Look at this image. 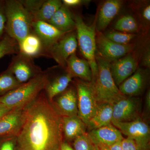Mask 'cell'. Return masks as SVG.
Masks as SVG:
<instances>
[{"mask_svg":"<svg viewBox=\"0 0 150 150\" xmlns=\"http://www.w3.org/2000/svg\"><path fill=\"white\" fill-rule=\"evenodd\" d=\"M62 117L41 92L25 106L24 121L16 136L18 150H60Z\"/></svg>","mask_w":150,"mask_h":150,"instance_id":"cell-1","label":"cell"},{"mask_svg":"<svg viewBox=\"0 0 150 150\" xmlns=\"http://www.w3.org/2000/svg\"><path fill=\"white\" fill-rule=\"evenodd\" d=\"M5 33L19 44L32 31L33 17L21 0H5Z\"/></svg>","mask_w":150,"mask_h":150,"instance_id":"cell-2","label":"cell"},{"mask_svg":"<svg viewBox=\"0 0 150 150\" xmlns=\"http://www.w3.org/2000/svg\"><path fill=\"white\" fill-rule=\"evenodd\" d=\"M47 81L46 71H43L27 82L0 96V103L11 109L25 107L44 90Z\"/></svg>","mask_w":150,"mask_h":150,"instance_id":"cell-3","label":"cell"},{"mask_svg":"<svg viewBox=\"0 0 150 150\" xmlns=\"http://www.w3.org/2000/svg\"><path fill=\"white\" fill-rule=\"evenodd\" d=\"M98 68L97 76L92 83L98 105L109 103L113 105L126 97L115 84L110 69V62L100 56H96Z\"/></svg>","mask_w":150,"mask_h":150,"instance_id":"cell-4","label":"cell"},{"mask_svg":"<svg viewBox=\"0 0 150 150\" xmlns=\"http://www.w3.org/2000/svg\"><path fill=\"white\" fill-rule=\"evenodd\" d=\"M78 45L91 69L93 83L96 80L98 68L96 59V50L95 25H88L79 15L74 16Z\"/></svg>","mask_w":150,"mask_h":150,"instance_id":"cell-5","label":"cell"},{"mask_svg":"<svg viewBox=\"0 0 150 150\" xmlns=\"http://www.w3.org/2000/svg\"><path fill=\"white\" fill-rule=\"evenodd\" d=\"M78 116L86 125L94 115L98 104L91 82L77 81Z\"/></svg>","mask_w":150,"mask_h":150,"instance_id":"cell-6","label":"cell"},{"mask_svg":"<svg viewBox=\"0 0 150 150\" xmlns=\"http://www.w3.org/2000/svg\"><path fill=\"white\" fill-rule=\"evenodd\" d=\"M112 124L121 134L135 141L137 150L149 149L150 138L149 126L146 122L140 118L134 121Z\"/></svg>","mask_w":150,"mask_h":150,"instance_id":"cell-7","label":"cell"},{"mask_svg":"<svg viewBox=\"0 0 150 150\" xmlns=\"http://www.w3.org/2000/svg\"><path fill=\"white\" fill-rule=\"evenodd\" d=\"M7 69L21 84L27 82L43 72L33 58L20 52L13 57Z\"/></svg>","mask_w":150,"mask_h":150,"instance_id":"cell-8","label":"cell"},{"mask_svg":"<svg viewBox=\"0 0 150 150\" xmlns=\"http://www.w3.org/2000/svg\"><path fill=\"white\" fill-rule=\"evenodd\" d=\"M78 46L76 31L67 33L50 48L48 58L54 59L59 66L66 69L67 60L76 53Z\"/></svg>","mask_w":150,"mask_h":150,"instance_id":"cell-9","label":"cell"},{"mask_svg":"<svg viewBox=\"0 0 150 150\" xmlns=\"http://www.w3.org/2000/svg\"><path fill=\"white\" fill-rule=\"evenodd\" d=\"M141 110L139 98L126 97L113 105L112 123L130 122L141 118Z\"/></svg>","mask_w":150,"mask_h":150,"instance_id":"cell-10","label":"cell"},{"mask_svg":"<svg viewBox=\"0 0 150 150\" xmlns=\"http://www.w3.org/2000/svg\"><path fill=\"white\" fill-rule=\"evenodd\" d=\"M96 39L98 56L110 62L124 57L133 48L129 44L121 45L114 43L100 32L97 34Z\"/></svg>","mask_w":150,"mask_h":150,"instance_id":"cell-11","label":"cell"},{"mask_svg":"<svg viewBox=\"0 0 150 150\" xmlns=\"http://www.w3.org/2000/svg\"><path fill=\"white\" fill-rule=\"evenodd\" d=\"M25 107L13 109L0 119V137H16L24 121Z\"/></svg>","mask_w":150,"mask_h":150,"instance_id":"cell-12","label":"cell"},{"mask_svg":"<svg viewBox=\"0 0 150 150\" xmlns=\"http://www.w3.org/2000/svg\"><path fill=\"white\" fill-rule=\"evenodd\" d=\"M32 31L40 38L48 58V51L52 46L67 33L63 32L46 22L34 21Z\"/></svg>","mask_w":150,"mask_h":150,"instance_id":"cell-13","label":"cell"},{"mask_svg":"<svg viewBox=\"0 0 150 150\" xmlns=\"http://www.w3.org/2000/svg\"><path fill=\"white\" fill-rule=\"evenodd\" d=\"M53 106L62 117L77 116L78 115V98L76 90L72 87L67 88L60 94Z\"/></svg>","mask_w":150,"mask_h":150,"instance_id":"cell-14","label":"cell"},{"mask_svg":"<svg viewBox=\"0 0 150 150\" xmlns=\"http://www.w3.org/2000/svg\"><path fill=\"white\" fill-rule=\"evenodd\" d=\"M137 63L132 56L122 57L110 66L111 74L115 84L119 86L136 71Z\"/></svg>","mask_w":150,"mask_h":150,"instance_id":"cell-15","label":"cell"},{"mask_svg":"<svg viewBox=\"0 0 150 150\" xmlns=\"http://www.w3.org/2000/svg\"><path fill=\"white\" fill-rule=\"evenodd\" d=\"M88 134L94 144H102L108 146L124 139L120 131L112 124L91 130Z\"/></svg>","mask_w":150,"mask_h":150,"instance_id":"cell-16","label":"cell"},{"mask_svg":"<svg viewBox=\"0 0 150 150\" xmlns=\"http://www.w3.org/2000/svg\"><path fill=\"white\" fill-rule=\"evenodd\" d=\"M66 70L73 78H79L84 81L91 82L92 75L90 67L86 60L73 54L67 60Z\"/></svg>","mask_w":150,"mask_h":150,"instance_id":"cell-17","label":"cell"},{"mask_svg":"<svg viewBox=\"0 0 150 150\" xmlns=\"http://www.w3.org/2000/svg\"><path fill=\"white\" fill-rule=\"evenodd\" d=\"M122 6V2L118 0H109L103 3L100 9L96 22L98 32L105 29L118 14Z\"/></svg>","mask_w":150,"mask_h":150,"instance_id":"cell-18","label":"cell"},{"mask_svg":"<svg viewBox=\"0 0 150 150\" xmlns=\"http://www.w3.org/2000/svg\"><path fill=\"white\" fill-rule=\"evenodd\" d=\"M19 52L33 59L44 56L46 57V51L39 37L31 31L18 44Z\"/></svg>","mask_w":150,"mask_h":150,"instance_id":"cell-19","label":"cell"},{"mask_svg":"<svg viewBox=\"0 0 150 150\" xmlns=\"http://www.w3.org/2000/svg\"><path fill=\"white\" fill-rule=\"evenodd\" d=\"M47 23L63 32L69 33L76 30L74 16L69 8L63 4Z\"/></svg>","mask_w":150,"mask_h":150,"instance_id":"cell-20","label":"cell"},{"mask_svg":"<svg viewBox=\"0 0 150 150\" xmlns=\"http://www.w3.org/2000/svg\"><path fill=\"white\" fill-rule=\"evenodd\" d=\"M146 81V76L138 70L119 86L120 92L125 96H136L142 93Z\"/></svg>","mask_w":150,"mask_h":150,"instance_id":"cell-21","label":"cell"},{"mask_svg":"<svg viewBox=\"0 0 150 150\" xmlns=\"http://www.w3.org/2000/svg\"><path fill=\"white\" fill-rule=\"evenodd\" d=\"M62 124L63 134L69 141L74 140L86 133V126L78 115L62 117Z\"/></svg>","mask_w":150,"mask_h":150,"instance_id":"cell-22","label":"cell"},{"mask_svg":"<svg viewBox=\"0 0 150 150\" xmlns=\"http://www.w3.org/2000/svg\"><path fill=\"white\" fill-rule=\"evenodd\" d=\"M112 110L113 105H98L96 112L86 125L87 128L91 131L112 124Z\"/></svg>","mask_w":150,"mask_h":150,"instance_id":"cell-23","label":"cell"},{"mask_svg":"<svg viewBox=\"0 0 150 150\" xmlns=\"http://www.w3.org/2000/svg\"><path fill=\"white\" fill-rule=\"evenodd\" d=\"M72 77L67 71L65 74L57 76L53 79H50L48 77L44 90L50 102L53 101L55 97L64 92L68 88L70 83L72 81Z\"/></svg>","mask_w":150,"mask_h":150,"instance_id":"cell-24","label":"cell"},{"mask_svg":"<svg viewBox=\"0 0 150 150\" xmlns=\"http://www.w3.org/2000/svg\"><path fill=\"white\" fill-rule=\"evenodd\" d=\"M62 5L60 0H45L40 9L32 14L33 21L48 22Z\"/></svg>","mask_w":150,"mask_h":150,"instance_id":"cell-25","label":"cell"},{"mask_svg":"<svg viewBox=\"0 0 150 150\" xmlns=\"http://www.w3.org/2000/svg\"><path fill=\"white\" fill-rule=\"evenodd\" d=\"M21 84L12 73L7 69L0 74V96L11 91Z\"/></svg>","mask_w":150,"mask_h":150,"instance_id":"cell-26","label":"cell"},{"mask_svg":"<svg viewBox=\"0 0 150 150\" xmlns=\"http://www.w3.org/2000/svg\"><path fill=\"white\" fill-rule=\"evenodd\" d=\"M19 52V48L18 42L5 33L0 40V59L7 55L16 54Z\"/></svg>","mask_w":150,"mask_h":150,"instance_id":"cell-27","label":"cell"},{"mask_svg":"<svg viewBox=\"0 0 150 150\" xmlns=\"http://www.w3.org/2000/svg\"><path fill=\"white\" fill-rule=\"evenodd\" d=\"M114 28L118 31L132 33L138 29V24L135 18L130 15L124 16L118 20Z\"/></svg>","mask_w":150,"mask_h":150,"instance_id":"cell-28","label":"cell"},{"mask_svg":"<svg viewBox=\"0 0 150 150\" xmlns=\"http://www.w3.org/2000/svg\"><path fill=\"white\" fill-rule=\"evenodd\" d=\"M105 35L108 39L112 42L121 45L128 44L136 36V35L133 33H126L118 31H111Z\"/></svg>","mask_w":150,"mask_h":150,"instance_id":"cell-29","label":"cell"},{"mask_svg":"<svg viewBox=\"0 0 150 150\" xmlns=\"http://www.w3.org/2000/svg\"><path fill=\"white\" fill-rule=\"evenodd\" d=\"M93 143L88 133L78 137L74 140V150H91Z\"/></svg>","mask_w":150,"mask_h":150,"instance_id":"cell-30","label":"cell"},{"mask_svg":"<svg viewBox=\"0 0 150 150\" xmlns=\"http://www.w3.org/2000/svg\"><path fill=\"white\" fill-rule=\"evenodd\" d=\"M16 137H0V150H15Z\"/></svg>","mask_w":150,"mask_h":150,"instance_id":"cell-31","label":"cell"},{"mask_svg":"<svg viewBox=\"0 0 150 150\" xmlns=\"http://www.w3.org/2000/svg\"><path fill=\"white\" fill-rule=\"evenodd\" d=\"M44 1L45 0H21L25 8L31 14L40 9Z\"/></svg>","mask_w":150,"mask_h":150,"instance_id":"cell-32","label":"cell"},{"mask_svg":"<svg viewBox=\"0 0 150 150\" xmlns=\"http://www.w3.org/2000/svg\"><path fill=\"white\" fill-rule=\"evenodd\" d=\"M6 18L5 1L0 0V39L5 33Z\"/></svg>","mask_w":150,"mask_h":150,"instance_id":"cell-33","label":"cell"},{"mask_svg":"<svg viewBox=\"0 0 150 150\" xmlns=\"http://www.w3.org/2000/svg\"><path fill=\"white\" fill-rule=\"evenodd\" d=\"M122 150H137L135 141L128 137L122 140Z\"/></svg>","mask_w":150,"mask_h":150,"instance_id":"cell-34","label":"cell"},{"mask_svg":"<svg viewBox=\"0 0 150 150\" xmlns=\"http://www.w3.org/2000/svg\"><path fill=\"white\" fill-rule=\"evenodd\" d=\"M83 2L81 0H63L62 4L67 7L77 6L81 5Z\"/></svg>","mask_w":150,"mask_h":150,"instance_id":"cell-35","label":"cell"},{"mask_svg":"<svg viewBox=\"0 0 150 150\" xmlns=\"http://www.w3.org/2000/svg\"><path fill=\"white\" fill-rule=\"evenodd\" d=\"M13 109L9 108L2 103H0V119Z\"/></svg>","mask_w":150,"mask_h":150,"instance_id":"cell-36","label":"cell"},{"mask_svg":"<svg viewBox=\"0 0 150 150\" xmlns=\"http://www.w3.org/2000/svg\"><path fill=\"white\" fill-rule=\"evenodd\" d=\"M150 51H148L144 55L143 57V63L146 67H150Z\"/></svg>","mask_w":150,"mask_h":150,"instance_id":"cell-37","label":"cell"},{"mask_svg":"<svg viewBox=\"0 0 150 150\" xmlns=\"http://www.w3.org/2000/svg\"><path fill=\"white\" fill-rule=\"evenodd\" d=\"M122 141H119L109 146L110 150H122Z\"/></svg>","mask_w":150,"mask_h":150,"instance_id":"cell-38","label":"cell"},{"mask_svg":"<svg viewBox=\"0 0 150 150\" xmlns=\"http://www.w3.org/2000/svg\"><path fill=\"white\" fill-rule=\"evenodd\" d=\"M143 16L144 18L148 21L150 20V6H147L144 9Z\"/></svg>","mask_w":150,"mask_h":150,"instance_id":"cell-39","label":"cell"},{"mask_svg":"<svg viewBox=\"0 0 150 150\" xmlns=\"http://www.w3.org/2000/svg\"><path fill=\"white\" fill-rule=\"evenodd\" d=\"M145 105L147 111L149 112L150 109V91H148L146 97V101H145Z\"/></svg>","mask_w":150,"mask_h":150,"instance_id":"cell-40","label":"cell"},{"mask_svg":"<svg viewBox=\"0 0 150 150\" xmlns=\"http://www.w3.org/2000/svg\"><path fill=\"white\" fill-rule=\"evenodd\" d=\"M60 150H74L69 144L63 142L60 147Z\"/></svg>","mask_w":150,"mask_h":150,"instance_id":"cell-41","label":"cell"},{"mask_svg":"<svg viewBox=\"0 0 150 150\" xmlns=\"http://www.w3.org/2000/svg\"><path fill=\"white\" fill-rule=\"evenodd\" d=\"M96 145L99 148V150H110L108 146L106 145L102 144H98Z\"/></svg>","mask_w":150,"mask_h":150,"instance_id":"cell-42","label":"cell"},{"mask_svg":"<svg viewBox=\"0 0 150 150\" xmlns=\"http://www.w3.org/2000/svg\"><path fill=\"white\" fill-rule=\"evenodd\" d=\"M91 150H99V148L97 146V145L94 144L93 145L92 148Z\"/></svg>","mask_w":150,"mask_h":150,"instance_id":"cell-43","label":"cell"},{"mask_svg":"<svg viewBox=\"0 0 150 150\" xmlns=\"http://www.w3.org/2000/svg\"><path fill=\"white\" fill-rule=\"evenodd\" d=\"M148 150L146 149H139V150Z\"/></svg>","mask_w":150,"mask_h":150,"instance_id":"cell-44","label":"cell"},{"mask_svg":"<svg viewBox=\"0 0 150 150\" xmlns=\"http://www.w3.org/2000/svg\"><path fill=\"white\" fill-rule=\"evenodd\" d=\"M1 40V39H0V40Z\"/></svg>","mask_w":150,"mask_h":150,"instance_id":"cell-45","label":"cell"},{"mask_svg":"<svg viewBox=\"0 0 150 150\" xmlns=\"http://www.w3.org/2000/svg\"></svg>","mask_w":150,"mask_h":150,"instance_id":"cell-46","label":"cell"}]
</instances>
